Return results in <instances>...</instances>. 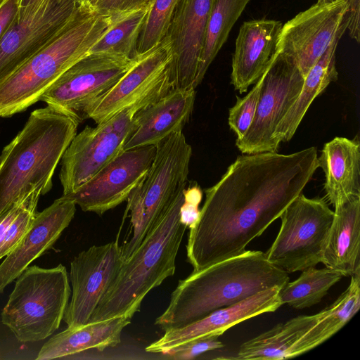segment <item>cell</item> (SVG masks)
Returning a JSON list of instances; mask_svg holds the SVG:
<instances>
[{
  "instance_id": "6da1fadb",
  "label": "cell",
  "mask_w": 360,
  "mask_h": 360,
  "mask_svg": "<svg viewBox=\"0 0 360 360\" xmlns=\"http://www.w3.org/2000/svg\"><path fill=\"white\" fill-rule=\"evenodd\" d=\"M319 167L316 147L290 154L238 156L214 186L190 229L187 259L193 271L243 252L280 217Z\"/></svg>"
},
{
  "instance_id": "7a4b0ae2",
  "label": "cell",
  "mask_w": 360,
  "mask_h": 360,
  "mask_svg": "<svg viewBox=\"0 0 360 360\" xmlns=\"http://www.w3.org/2000/svg\"><path fill=\"white\" fill-rule=\"evenodd\" d=\"M288 281V273L271 263L263 252L245 250L179 280L155 324L165 331L181 327Z\"/></svg>"
},
{
  "instance_id": "3957f363",
  "label": "cell",
  "mask_w": 360,
  "mask_h": 360,
  "mask_svg": "<svg viewBox=\"0 0 360 360\" xmlns=\"http://www.w3.org/2000/svg\"><path fill=\"white\" fill-rule=\"evenodd\" d=\"M79 122L50 106L31 112L0 155V217L39 186L44 194Z\"/></svg>"
},
{
  "instance_id": "277c9868",
  "label": "cell",
  "mask_w": 360,
  "mask_h": 360,
  "mask_svg": "<svg viewBox=\"0 0 360 360\" xmlns=\"http://www.w3.org/2000/svg\"><path fill=\"white\" fill-rule=\"evenodd\" d=\"M113 15L80 4L74 15L41 49L0 82V117L25 110L70 66L89 54Z\"/></svg>"
},
{
  "instance_id": "5b68a950",
  "label": "cell",
  "mask_w": 360,
  "mask_h": 360,
  "mask_svg": "<svg viewBox=\"0 0 360 360\" xmlns=\"http://www.w3.org/2000/svg\"><path fill=\"white\" fill-rule=\"evenodd\" d=\"M186 184L176 192L153 228L119 274L90 321L127 316L140 311L146 295L175 272V260L187 226L180 219Z\"/></svg>"
},
{
  "instance_id": "8992f818",
  "label": "cell",
  "mask_w": 360,
  "mask_h": 360,
  "mask_svg": "<svg viewBox=\"0 0 360 360\" xmlns=\"http://www.w3.org/2000/svg\"><path fill=\"white\" fill-rule=\"evenodd\" d=\"M192 155L182 131L156 146L150 169L127 198L123 220L129 219L127 233L120 245L124 260L139 248L178 190L186 184Z\"/></svg>"
},
{
  "instance_id": "52a82bcc",
  "label": "cell",
  "mask_w": 360,
  "mask_h": 360,
  "mask_svg": "<svg viewBox=\"0 0 360 360\" xmlns=\"http://www.w3.org/2000/svg\"><path fill=\"white\" fill-rule=\"evenodd\" d=\"M71 293L66 268L28 266L16 278L1 322L22 342L43 340L60 326Z\"/></svg>"
},
{
  "instance_id": "ba28073f",
  "label": "cell",
  "mask_w": 360,
  "mask_h": 360,
  "mask_svg": "<svg viewBox=\"0 0 360 360\" xmlns=\"http://www.w3.org/2000/svg\"><path fill=\"white\" fill-rule=\"evenodd\" d=\"M334 211L324 198L300 194L280 216L279 231L264 253L273 264L288 273L321 262Z\"/></svg>"
},
{
  "instance_id": "9c48e42d",
  "label": "cell",
  "mask_w": 360,
  "mask_h": 360,
  "mask_svg": "<svg viewBox=\"0 0 360 360\" xmlns=\"http://www.w3.org/2000/svg\"><path fill=\"white\" fill-rule=\"evenodd\" d=\"M159 98H143L75 136L61 158L59 178L63 195L75 192L124 150L135 113Z\"/></svg>"
},
{
  "instance_id": "30bf717a",
  "label": "cell",
  "mask_w": 360,
  "mask_h": 360,
  "mask_svg": "<svg viewBox=\"0 0 360 360\" xmlns=\"http://www.w3.org/2000/svg\"><path fill=\"white\" fill-rule=\"evenodd\" d=\"M139 54L134 58L88 54L65 70L41 94L39 101L79 123L86 110L132 68Z\"/></svg>"
},
{
  "instance_id": "8fae6325",
  "label": "cell",
  "mask_w": 360,
  "mask_h": 360,
  "mask_svg": "<svg viewBox=\"0 0 360 360\" xmlns=\"http://www.w3.org/2000/svg\"><path fill=\"white\" fill-rule=\"evenodd\" d=\"M261 80L253 122L236 146L243 154L277 152L273 135L276 128L297 98L304 77L290 57L276 53Z\"/></svg>"
},
{
  "instance_id": "7c38bea8",
  "label": "cell",
  "mask_w": 360,
  "mask_h": 360,
  "mask_svg": "<svg viewBox=\"0 0 360 360\" xmlns=\"http://www.w3.org/2000/svg\"><path fill=\"white\" fill-rule=\"evenodd\" d=\"M79 0H40L18 11L0 41V82L45 46L68 22Z\"/></svg>"
},
{
  "instance_id": "4fadbf2b",
  "label": "cell",
  "mask_w": 360,
  "mask_h": 360,
  "mask_svg": "<svg viewBox=\"0 0 360 360\" xmlns=\"http://www.w3.org/2000/svg\"><path fill=\"white\" fill-rule=\"evenodd\" d=\"M169 46L162 39L139 53L135 64L104 95L84 112L82 120L105 122L123 109L149 97H160L173 89Z\"/></svg>"
},
{
  "instance_id": "5bb4252c",
  "label": "cell",
  "mask_w": 360,
  "mask_h": 360,
  "mask_svg": "<svg viewBox=\"0 0 360 360\" xmlns=\"http://www.w3.org/2000/svg\"><path fill=\"white\" fill-rule=\"evenodd\" d=\"M124 260L118 239L93 245L79 253L70 263L72 291L63 320L68 327L86 324L112 285Z\"/></svg>"
},
{
  "instance_id": "9a60e30c",
  "label": "cell",
  "mask_w": 360,
  "mask_h": 360,
  "mask_svg": "<svg viewBox=\"0 0 360 360\" xmlns=\"http://www.w3.org/2000/svg\"><path fill=\"white\" fill-rule=\"evenodd\" d=\"M155 153L156 146L124 150L77 190L65 196L83 211L101 215L127 200L148 172Z\"/></svg>"
},
{
  "instance_id": "2e32d148",
  "label": "cell",
  "mask_w": 360,
  "mask_h": 360,
  "mask_svg": "<svg viewBox=\"0 0 360 360\" xmlns=\"http://www.w3.org/2000/svg\"><path fill=\"white\" fill-rule=\"evenodd\" d=\"M347 0L316 3L283 25L276 52L292 58L305 77L337 34Z\"/></svg>"
},
{
  "instance_id": "e0dca14e",
  "label": "cell",
  "mask_w": 360,
  "mask_h": 360,
  "mask_svg": "<svg viewBox=\"0 0 360 360\" xmlns=\"http://www.w3.org/2000/svg\"><path fill=\"white\" fill-rule=\"evenodd\" d=\"M214 0H179L163 38L171 56L173 89H195L208 18Z\"/></svg>"
},
{
  "instance_id": "ac0fdd59",
  "label": "cell",
  "mask_w": 360,
  "mask_h": 360,
  "mask_svg": "<svg viewBox=\"0 0 360 360\" xmlns=\"http://www.w3.org/2000/svg\"><path fill=\"white\" fill-rule=\"evenodd\" d=\"M281 288L272 287L262 290L235 304L217 309L198 321L165 330L162 338L146 347L145 350L163 354L195 340L220 336L240 322L274 312L282 305L279 297Z\"/></svg>"
},
{
  "instance_id": "d6986e66",
  "label": "cell",
  "mask_w": 360,
  "mask_h": 360,
  "mask_svg": "<svg viewBox=\"0 0 360 360\" xmlns=\"http://www.w3.org/2000/svg\"><path fill=\"white\" fill-rule=\"evenodd\" d=\"M75 211V202L62 195L42 212H37L30 229L0 264V293L53 245L70 224Z\"/></svg>"
},
{
  "instance_id": "ffe728a7",
  "label": "cell",
  "mask_w": 360,
  "mask_h": 360,
  "mask_svg": "<svg viewBox=\"0 0 360 360\" xmlns=\"http://www.w3.org/2000/svg\"><path fill=\"white\" fill-rule=\"evenodd\" d=\"M195 99L194 89H172L143 106L134 116L124 150L157 146L169 135L183 131L192 114Z\"/></svg>"
},
{
  "instance_id": "44dd1931",
  "label": "cell",
  "mask_w": 360,
  "mask_h": 360,
  "mask_svg": "<svg viewBox=\"0 0 360 360\" xmlns=\"http://www.w3.org/2000/svg\"><path fill=\"white\" fill-rule=\"evenodd\" d=\"M283 27L281 21L257 19L240 26L232 57L231 84L240 94L255 84L276 52Z\"/></svg>"
},
{
  "instance_id": "7402d4cb",
  "label": "cell",
  "mask_w": 360,
  "mask_h": 360,
  "mask_svg": "<svg viewBox=\"0 0 360 360\" xmlns=\"http://www.w3.org/2000/svg\"><path fill=\"white\" fill-rule=\"evenodd\" d=\"M318 161L325 174L326 198L334 207L360 197V143L357 137H335L324 144Z\"/></svg>"
},
{
  "instance_id": "603a6c76",
  "label": "cell",
  "mask_w": 360,
  "mask_h": 360,
  "mask_svg": "<svg viewBox=\"0 0 360 360\" xmlns=\"http://www.w3.org/2000/svg\"><path fill=\"white\" fill-rule=\"evenodd\" d=\"M334 208L321 263L343 276H360V197Z\"/></svg>"
},
{
  "instance_id": "cb8c5ba5",
  "label": "cell",
  "mask_w": 360,
  "mask_h": 360,
  "mask_svg": "<svg viewBox=\"0 0 360 360\" xmlns=\"http://www.w3.org/2000/svg\"><path fill=\"white\" fill-rule=\"evenodd\" d=\"M321 313L302 315L285 323H280L270 330L243 342L235 360H281L292 358L309 351L307 342L308 332L316 325Z\"/></svg>"
},
{
  "instance_id": "d4e9b609",
  "label": "cell",
  "mask_w": 360,
  "mask_h": 360,
  "mask_svg": "<svg viewBox=\"0 0 360 360\" xmlns=\"http://www.w3.org/2000/svg\"><path fill=\"white\" fill-rule=\"evenodd\" d=\"M131 319L127 316H120L77 327H68L42 346L36 359H53L89 349L103 351L107 347H115L120 342L122 332L131 323Z\"/></svg>"
},
{
  "instance_id": "484cf974",
  "label": "cell",
  "mask_w": 360,
  "mask_h": 360,
  "mask_svg": "<svg viewBox=\"0 0 360 360\" xmlns=\"http://www.w3.org/2000/svg\"><path fill=\"white\" fill-rule=\"evenodd\" d=\"M346 30L347 24L342 21L331 44L304 77L297 98L281 120L273 135L274 142L278 148L281 142H287L292 138L314 98L330 82L338 79L335 52L339 40Z\"/></svg>"
},
{
  "instance_id": "4316f807",
  "label": "cell",
  "mask_w": 360,
  "mask_h": 360,
  "mask_svg": "<svg viewBox=\"0 0 360 360\" xmlns=\"http://www.w3.org/2000/svg\"><path fill=\"white\" fill-rule=\"evenodd\" d=\"M250 0H214L207 21L204 46L201 53L195 86L205 75L229 34Z\"/></svg>"
},
{
  "instance_id": "83f0119b",
  "label": "cell",
  "mask_w": 360,
  "mask_h": 360,
  "mask_svg": "<svg viewBox=\"0 0 360 360\" xmlns=\"http://www.w3.org/2000/svg\"><path fill=\"white\" fill-rule=\"evenodd\" d=\"M150 5L113 15L112 24L89 50L90 53L110 54L134 58Z\"/></svg>"
},
{
  "instance_id": "f1b7e54d",
  "label": "cell",
  "mask_w": 360,
  "mask_h": 360,
  "mask_svg": "<svg viewBox=\"0 0 360 360\" xmlns=\"http://www.w3.org/2000/svg\"><path fill=\"white\" fill-rule=\"evenodd\" d=\"M342 274L325 266L309 267L302 271L298 278L287 282L279 291L283 304L302 309L319 303L329 289L338 283Z\"/></svg>"
},
{
  "instance_id": "f546056e",
  "label": "cell",
  "mask_w": 360,
  "mask_h": 360,
  "mask_svg": "<svg viewBox=\"0 0 360 360\" xmlns=\"http://www.w3.org/2000/svg\"><path fill=\"white\" fill-rule=\"evenodd\" d=\"M43 186H39L0 217V259L6 257L30 229L37 214Z\"/></svg>"
},
{
  "instance_id": "4dcf8cb0",
  "label": "cell",
  "mask_w": 360,
  "mask_h": 360,
  "mask_svg": "<svg viewBox=\"0 0 360 360\" xmlns=\"http://www.w3.org/2000/svg\"><path fill=\"white\" fill-rule=\"evenodd\" d=\"M360 307V276H351L346 290L329 307L323 309L312 328L317 346L338 332L356 314Z\"/></svg>"
},
{
  "instance_id": "1f68e13d",
  "label": "cell",
  "mask_w": 360,
  "mask_h": 360,
  "mask_svg": "<svg viewBox=\"0 0 360 360\" xmlns=\"http://www.w3.org/2000/svg\"><path fill=\"white\" fill-rule=\"evenodd\" d=\"M179 1V0L153 1L139 39V53L152 49L165 37Z\"/></svg>"
},
{
  "instance_id": "d6a6232c",
  "label": "cell",
  "mask_w": 360,
  "mask_h": 360,
  "mask_svg": "<svg viewBox=\"0 0 360 360\" xmlns=\"http://www.w3.org/2000/svg\"><path fill=\"white\" fill-rule=\"evenodd\" d=\"M261 80L243 98L236 96V104L229 109V125L237 139L243 137L250 127L255 116Z\"/></svg>"
},
{
  "instance_id": "836d02e7",
  "label": "cell",
  "mask_w": 360,
  "mask_h": 360,
  "mask_svg": "<svg viewBox=\"0 0 360 360\" xmlns=\"http://www.w3.org/2000/svg\"><path fill=\"white\" fill-rule=\"evenodd\" d=\"M214 335L195 340L162 354L169 359L187 360L196 358L207 351L222 348L224 344Z\"/></svg>"
},
{
  "instance_id": "e575fe53",
  "label": "cell",
  "mask_w": 360,
  "mask_h": 360,
  "mask_svg": "<svg viewBox=\"0 0 360 360\" xmlns=\"http://www.w3.org/2000/svg\"><path fill=\"white\" fill-rule=\"evenodd\" d=\"M202 198V191L197 183H192L184 190V200L180 208L181 222L191 228L198 221L200 210L198 206Z\"/></svg>"
},
{
  "instance_id": "d590c367",
  "label": "cell",
  "mask_w": 360,
  "mask_h": 360,
  "mask_svg": "<svg viewBox=\"0 0 360 360\" xmlns=\"http://www.w3.org/2000/svg\"><path fill=\"white\" fill-rule=\"evenodd\" d=\"M153 0H96L93 8L101 14L117 15L151 4Z\"/></svg>"
},
{
  "instance_id": "8d00e7d4",
  "label": "cell",
  "mask_w": 360,
  "mask_h": 360,
  "mask_svg": "<svg viewBox=\"0 0 360 360\" xmlns=\"http://www.w3.org/2000/svg\"><path fill=\"white\" fill-rule=\"evenodd\" d=\"M360 0H347V7L342 20L347 24L349 36L358 43L359 37Z\"/></svg>"
},
{
  "instance_id": "74e56055",
  "label": "cell",
  "mask_w": 360,
  "mask_h": 360,
  "mask_svg": "<svg viewBox=\"0 0 360 360\" xmlns=\"http://www.w3.org/2000/svg\"><path fill=\"white\" fill-rule=\"evenodd\" d=\"M18 8V0H4L0 5V41L15 20Z\"/></svg>"
},
{
  "instance_id": "f35d334b",
  "label": "cell",
  "mask_w": 360,
  "mask_h": 360,
  "mask_svg": "<svg viewBox=\"0 0 360 360\" xmlns=\"http://www.w3.org/2000/svg\"><path fill=\"white\" fill-rule=\"evenodd\" d=\"M40 0H18V11H22L32 8L35 6Z\"/></svg>"
},
{
  "instance_id": "ab89813d",
  "label": "cell",
  "mask_w": 360,
  "mask_h": 360,
  "mask_svg": "<svg viewBox=\"0 0 360 360\" xmlns=\"http://www.w3.org/2000/svg\"><path fill=\"white\" fill-rule=\"evenodd\" d=\"M96 0H79V3L83 5H88L93 7Z\"/></svg>"
},
{
  "instance_id": "60d3db41",
  "label": "cell",
  "mask_w": 360,
  "mask_h": 360,
  "mask_svg": "<svg viewBox=\"0 0 360 360\" xmlns=\"http://www.w3.org/2000/svg\"><path fill=\"white\" fill-rule=\"evenodd\" d=\"M335 1H338V0H317L316 3H318V4H328V3L334 2Z\"/></svg>"
},
{
  "instance_id": "b9f144b4",
  "label": "cell",
  "mask_w": 360,
  "mask_h": 360,
  "mask_svg": "<svg viewBox=\"0 0 360 360\" xmlns=\"http://www.w3.org/2000/svg\"><path fill=\"white\" fill-rule=\"evenodd\" d=\"M3 1L4 0H0V5L2 4Z\"/></svg>"
}]
</instances>
